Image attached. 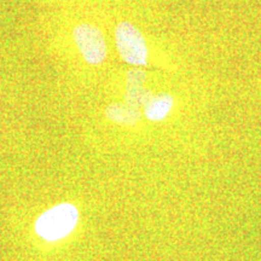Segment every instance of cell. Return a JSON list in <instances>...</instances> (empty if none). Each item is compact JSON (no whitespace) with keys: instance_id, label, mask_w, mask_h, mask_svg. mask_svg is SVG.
<instances>
[{"instance_id":"cell-1","label":"cell","mask_w":261,"mask_h":261,"mask_svg":"<svg viewBox=\"0 0 261 261\" xmlns=\"http://www.w3.org/2000/svg\"><path fill=\"white\" fill-rule=\"evenodd\" d=\"M79 223V211L71 203H61L50 208L38 218L35 231L42 240L60 241L73 232Z\"/></svg>"},{"instance_id":"cell-2","label":"cell","mask_w":261,"mask_h":261,"mask_svg":"<svg viewBox=\"0 0 261 261\" xmlns=\"http://www.w3.org/2000/svg\"><path fill=\"white\" fill-rule=\"evenodd\" d=\"M115 40L120 56L126 63L135 67L148 65V45L136 25L127 21L120 22L115 29Z\"/></svg>"},{"instance_id":"cell-6","label":"cell","mask_w":261,"mask_h":261,"mask_svg":"<svg viewBox=\"0 0 261 261\" xmlns=\"http://www.w3.org/2000/svg\"><path fill=\"white\" fill-rule=\"evenodd\" d=\"M152 97H154V94L151 93V91L145 89V87L127 86L125 93V103L140 110V108H145L148 106V103L151 100Z\"/></svg>"},{"instance_id":"cell-7","label":"cell","mask_w":261,"mask_h":261,"mask_svg":"<svg viewBox=\"0 0 261 261\" xmlns=\"http://www.w3.org/2000/svg\"><path fill=\"white\" fill-rule=\"evenodd\" d=\"M145 80L146 74L142 69H132L127 73V86H143Z\"/></svg>"},{"instance_id":"cell-3","label":"cell","mask_w":261,"mask_h":261,"mask_svg":"<svg viewBox=\"0 0 261 261\" xmlns=\"http://www.w3.org/2000/svg\"><path fill=\"white\" fill-rule=\"evenodd\" d=\"M74 41L89 64L97 65L106 61L108 47L103 33L90 23L77 24L74 29Z\"/></svg>"},{"instance_id":"cell-4","label":"cell","mask_w":261,"mask_h":261,"mask_svg":"<svg viewBox=\"0 0 261 261\" xmlns=\"http://www.w3.org/2000/svg\"><path fill=\"white\" fill-rule=\"evenodd\" d=\"M106 116L110 121L119 123V125L133 126L140 121L142 113L139 109L126 103H114L106 109Z\"/></svg>"},{"instance_id":"cell-5","label":"cell","mask_w":261,"mask_h":261,"mask_svg":"<svg viewBox=\"0 0 261 261\" xmlns=\"http://www.w3.org/2000/svg\"><path fill=\"white\" fill-rule=\"evenodd\" d=\"M174 98L169 93H161L154 96L148 106L144 108V115L150 121H162L171 113Z\"/></svg>"}]
</instances>
